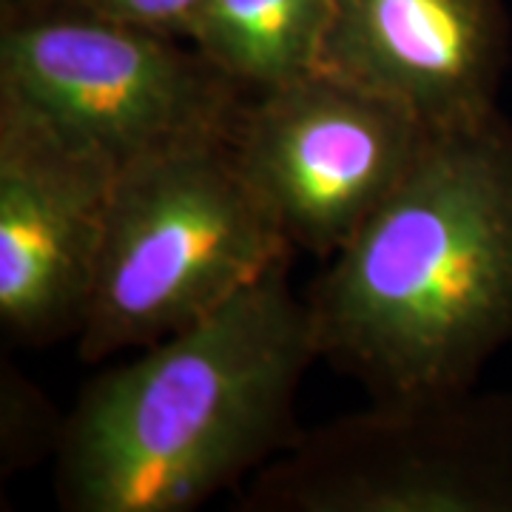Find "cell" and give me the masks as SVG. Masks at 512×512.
<instances>
[{
	"instance_id": "1",
	"label": "cell",
	"mask_w": 512,
	"mask_h": 512,
	"mask_svg": "<svg viewBox=\"0 0 512 512\" xmlns=\"http://www.w3.org/2000/svg\"><path fill=\"white\" fill-rule=\"evenodd\" d=\"M319 359L373 402L476 387L512 345V120L433 131L305 296Z\"/></svg>"
},
{
	"instance_id": "2",
	"label": "cell",
	"mask_w": 512,
	"mask_h": 512,
	"mask_svg": "<svg viewBox=\"0 0 512 512\" xmlns=\"http://www.w3.org/2000/svg\"><path fill=\"white\" fill-rule=\"evenodd\" d=\"M288 274L291 259L83 390L52 456L63 510H194L302 439L296 393L319 353Z\"/></svg>"
},
{
	"instance_id": "3",
	"label": "cell",
	"mask_w": 512,
	"mask_h": 512,
	"mask_svg": "<svg viewBox=\"0 0 512 512\" xmlns=\"http://www.w3.org/2000/svg\"><path fill=\"white\" fill-rule=\"evenodd\" d=\"M291 256L228 143L140 157L114 180L77 356L94 365L157 345Z\"/></svg>"
},
{
	"instance_id": "4",
	"label": "cell",
	"mask_w": 512,
	"mask_h": 512,
	"mask_svg": "<svg viewBox=\"0 0 512 512\" xmlns=\"http://www.w3.org/2000/svg\"><path fill=\"white\" fill-rule=\"evenodd\" d=\"M0 89L117 168L228 143L251 94L191 40L40 0H3Z\"/></svg>"
},
{
	"instance_id": "5",
	"label": "cell",
	"mask_w": 512,
	"mask_h": 512,
	"mask_svg": "<svg viewBox=\"0 0 512 512\" xmlns=\"http://www.w3.org/2000/svg\"><path fill=\"white\" fill-rule=\"evenodd\" d=\"M242 512H512V390L373 402L259 467Z\"/></svg>"
},
{
	"instance_id": "6",
	"label": "cell",
	"mask_w": 512,
	"mask_h": 512,
	"mask_svg": "<svg viewBox=\"0 0 512 512\" xmlns=\"http://www.w3.org/2000/svg\"><path fill=\"white\" fill-rule=\"evenodd\" d=\"M430 134L402 106L316 69L251 94L228 148L293 251L330 259L402 185Z\"/></svg>"
},
{
	"instance_id": "7",
	"label": "cell",
	"mask_w": 512,
	"mask_h": 512,
	"mask_svg": "<svg viewBox=\"0 0 512 512\" xmlns=\"http://www.w3.org/2000/svg\"><path fill=\"white\" fill-rule=\"evenodd\" d=\"M117 165L0 89V328L12 345L77 336Z\"/></svg>"
},
{
	"instance_id": "8",
	"label": "cell",
	"mask_w": 512,
	"mask_h": 512,
	"mask_svg": "<svg viewBox=\"0 0 512 512\" xmlns=\"http://www.w3.org/2000/svg\"><path fill=\"white\" fill-rule=\"evenodd\" d=\"M510 57L504 0H333L319 69L450 131L501 111Z\"/></svg>"
},
{
	"instance_id": "9",
	"label": "cell",
	"mask_w": 512,
	"mask_h": 512,
	"mask_svg": "<svg viewBox=\"0 0 512 512\" xmlns=\"http://www.w3.org/2000/svg\"><path fill=\"white\" fill-rule=\"evenodd\" d=\"M333 0H205L191 43L259 94L319 69Z\"/></svg>"
},
{
	"instance_id": "10",
	"label": "cell",
	"mask_w": 512,
	"mask_h": 512,
	"mask_svg": "<svg viewBox=\"0 0 512 512\" xmlns=\"http://www.w3.org/2000/svg\"><path fill=\"white\" fill-rule=\"evenodd\" d=\"M3 470L12 473L37 458L55 456L63 421L55 419L43 393L29 384L15 367L3 365Z\"/></svg>"
},
{
	"instance_id": "11",
	"label": "cell",
	"mask_w": 512,
	"mask_h": 512,
	"mask_svg": "<svg viewBox=\"0 0 512 512\" xmlns=\"http://www.w3.org/2000/svg\"><path fill=\"white\" fill-rule=\"evenodd\" d=\"M40 3H63V6L86 9L106 18L126 20L154 32L191 40L205 0H40Z\"/></svg>"
}]
</instances>
